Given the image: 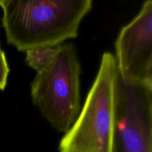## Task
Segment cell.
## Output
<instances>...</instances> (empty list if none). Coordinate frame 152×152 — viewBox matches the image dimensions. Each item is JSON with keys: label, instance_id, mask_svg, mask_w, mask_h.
I'll return each mask as SVG.
<instances>
[{"label": "cell", "instance_id": "277c9868", "mask_svg": "<svg viewBox=\"0 0 152 152\" xmlns=\"http://www.w3.org/2000/svg\"><path fill=\"white\" fill-rule=\"evenodd\" d=\"M111 152H152V85L118 75Z\"/></svg>", "mask_w": 152, "mask_h": 152}, {"label": "cell", "instance_id": "3957f363", "mask_svg": "<svg viewBox=\"0 0 152 152\" xmlns=\"http://www.w3.org/2000/svg\"><path fill=\"white\" fill-rule=\"evenodd\" d=\"M80 74L75 47L66 43L59 46L53 62L31 84L33 103L59 132L66 133L80 114Z\"/></svg>", "mask_w": 152, "mask_h": 152}, {"label": "cell", "instance_id": "6da1fadb", "mask_svg": "<svg viewBox=\"0 0 152 152\" xmlns=\"http://www.w3.org/2000/svg\"><path fill=\"white\" fill-rule=\"evenodd\" d=\"M91 0H1L7 42L19 51L57 47L77 38Z\"/></svg>", "mask_w": 152, "mask_h": 152}, {"label": "cell", "instance_id": "52a82bcc", "mask_svg": "<svg viewBox=\"0 0 152 152\" xmlns=\"http://www.w3.org/2000/svg\"><path fill=\"white\" fill-rule=\"evenodd\" d=\"M9 72L10 69L4 52L0 50V91H4L5 88Z\"/></svg>", "mask_w": 152, "mask_h": 152}, {"label": "cell", "instance_id": "7a4b0ae2", "mask_svg": "<svg viewBox=\"0 0 152 152\" xmlns=\"http://www.w3.org/2000/svg\"><path fill=\"white\" fill-rule=\"evenodd\" d=\"M117 79L114 56L105 52L81 111L61 139L59 152H111Z\"/></svg>", "mask_w": 152, "mask_h": 152}, {"label": "cell", "instance_id": "ba28073f", "mask_svg": "<svg viewBox=\"0 0 152 152\" xmlns=\"http://www.w3.org/2000/svg\"><path fill=\"white\" fill-rule=\"evenodd\" d=\"M0 1H1V0H0ZM0 50H1V48H0Z\"/></svg>", "mask_w": 152, "mask_h": 152}, {"label": "cell", "instance_id": "5b68a950", "mask_svg": "<svg viewBox=\"0 0 152 152\" xmlns=\"http://www.w3.org/2000/svg\"><path fill=\"white\" fill-rule=\"evenodd\" d=\"M114 56L118 75L129 83L152 85V1L120 31Z\"/></svg>", "mask_w": 152, "mask_h": 152}, {"label": "cell", "instance_id": "8992f818", "mask_svg": "<svg viewBox=\"0 0 152 152\" xmlns=\"http://www.w3.org/2000/svg\"><path fill=\"white\" fill-rule=\"evenodd\" d=\"M57 47H37L25 51V60L29 67L37 71L42 72L50 65L57 54Z\"/></svg>", "mask_w": 152, "mask_h": 152}]
</instances>
